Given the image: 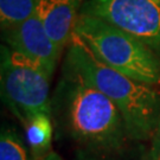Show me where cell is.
Returning <instances> with one entry per match:
<instances>
[{"mask_svg":"<svg viewBox=\"0 0 160 160\" xmlns=\"http://www.w3.org/2000/svg\"><path fill=\"white\" fill-rule=\"evenodd\" d=\"M52 113L58 128L76 145L84 159L118 158L132 140L114 103L67 63L51 100Z\"/></svg>","mask_w":160,"mask_h":160,"instance_id":"6da1fadb","label":"cell"},{"mask_svg":"<svg viewBox=\"0 0 160 160\" xmlns=\"http://www.w3.org/2000/svg\"><path fill=\"white\" fill-rule=\"evenodd\" d=\"M65 63L114 103L132 140H152L160 119V94L154 87L103 64L75 33L69 42Z\"/></svg>","mask_w":160,"mask_h":160,"instance_id":"7a4b0ae2","label":"cell"},{"mask_svg":"<svg viewBox=\"0 0 160 160\" xmlns=\"http://www.w3.org/2000/svg\"><path fill=\"white\" fill-rule=\"evenodd\" d=\"M74 33L109 68L146 84L160 83V56L135 37L82 12Z\"/></svg>","mask_w":160,"mask_h":160,"instance_id":"3957f363","label":"cell"},{"mask_svg":"<svg viewBox=\"0 0 160 160\" xmlns=\"http://www.w3.org/2000/svg\"><path fill=\"white\" fill-rule=\"evenodd\" d=\"M51 76L23 55L1 48V94L6 106L25 123L38 114L51 115Z\"/></svg>","mask_w":160,"mask_h":160,"instance_id":"277c9868","label":"cell"},{"mask_svg":"<svg viewBox=\"0 0 160 160\" xmlns=\"http://www.w3.org/2000/svg\"><path fill=\"white\" fill-rule=\"evenodd\" d=\"M81 12L125 31L160 56V0H86Z\"/></svg>","mask_w":160,"mask_h":160,"instance_id":"5b68a950","label":"cell"},{"mask_svg":"<svg viewBox=\"0 0 160 160\" xmlns=\"http://www.w3.org/2000/svg\"><path fill=\"white\" fill-rule=\"evenodd\" d=\"M7 46L38 64L52 77L61 49L49 37L37 13L12 29L5 30Z\"/></svg>","mask_w":160,"mask_h":160,"instance_id":"8992f818","label":"cell"},{"mask_svg":"<svg viewBox=\"0 0 160 160\" xmlns=\"http://www.w3.org/2000/svg\"><path fill=\"white\" fill-rule=\"evenodd\" d=\"M83 0H38L37 16L52 42L62 50L69 44Z\"/></svg>","mask_w":160,"mask_h":160,"instance_id":"52a82bcc","label":"cell"},{"mask_svg":"<svg viewBox=\"0 0 160 160\" xmlns=\"http://www.w3.org/2000/svg\"><path fill=\"white\" fill-rule=\"evenodd\" d=\"M25 128V142L28 145L32 160H43L50 154L52 142L51 115L38 114L23 125Z\"/></svg>","mask_w":160,"mask_h":160,"instance_id":"ba28073f","label":"cell"},{"mask_svg":"<svg viewBox=\"0 0 160 160\" xmlns=\"http://www.w3.org/2000/svg\"><path fill=\"white\" fill-rule=\"evenodd\" d=\"M38 0H0V22L4 30L12 29L37 13Z\"/></svg>","mask_w":160,"mask_h":160,"instance_id":"9c48e42d","label":"cell"},{"mask_svg":"<svg viewBox=\"0 0 160 160\" xmlns=\"http://www.w3.org/2000/svg\"><path fill=\"white\" fill-rule=\"evenodd\" d=\"M0 160H29V147L17 131L10 127L1 129Z\"/></svg>","mask_w":160,"mask_h":160,"instance_id":"30bf717a","label":"cell"},{"mask_svg":"<svg viewBox=\"0 0 160 160\" xmlns=\"http://www.w3.org/2000/svg\"><path fill=\"white\" fill-rule=\"evenodd\" d=\"M149 160H160V119L154 135L152 138V146L149 151Z\"/></svg>","mask_w":160,"mask_h":160,"instance_id":"8fae6325","label":"cell"},{"mask_svg":"<svg viewBox=\"0 0 160 160\" xmlns=\"http://www.w3.org/2000/svg\"><path fill=\"white\" fill-rule=\"evenodd\" d=\"M43 160H64L59 154H57L56 152H51L50 154H48Z\"/></svg>","mask_w":160,"mask_h":160,"instance_id":"7c38bea8","label":"cell"}]
</instances>
